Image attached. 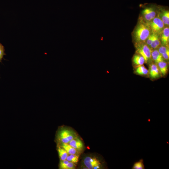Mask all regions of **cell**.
<instances>
[{"label": "cell", "mask_w": 169, "mask_h": 169, "mask_svg": "<svg viewBox=\"0 0 169 169\" xmlns=\"http://www.w3.org/2000/svg\"><path fill=\"white\" fill-rule=\"evenodd\" d=\"M151 29L147 23L141 20L136 26L133 32L135 44L145 43L151 33Z\"/></svg>", "instance_id": "cell-1"}, {"label": "cell", "mask_w": 169, "mask_h": 169, "mask_svg": "<svg viewBox=\"0 0 169 169\" xmlns=\"http://www.w3.org/2000/svg\"><path fill=\"white\" fill-rule=\"evenodd\" d=\"M136 53L142 56L145 63H150L152 59L151 53L153 49L147 45L145 42L135 44Z\"/></svg>", "instance_id": "cell-2"}, {"label": "cell", "mask_w": 169, "mask_h": 169, "mask_svg": "<svg viewBox=\"0 0 169 169\" xmlns=\"http://www.w3.org/2000/svg\"><path fill=\"white\" fill-rule=\"evenodd\" d=\"M149 26L152 33L159 35L161 33L165 25L159 17H155L147 23Z\"/></svg>", "instance_id": "cell-3"}, {"label": "cell", "mask_w": 169, "mask_h": 169, "mask_svg": "<svg viewBox=\"0 0 169 169\" xmlns=\"http://www.w3.org/2000/svg\"><path fill=\"white\" fill-rule=\"evenodd\" d=\"M76 137L73 131L67 128L62 129L58 133V138L62 143H68Z\"/></svg>", "instance_id": "cell-4"}, {"label": "cell", "mask_w": 169, "mask_h": 169, "mask_svg": "<svg viewBox=\"0 0 169 169\" xmlns=\"http://www.w3.org/2000/svg\"><path fill=\"white\" fill-rule=\"evenodd\" d=\"M83 161L85 166L89 169H100L102 166L100 161L95 157L86 156Z\"/></svg>", "instance_id": "cell-5"}, {"label": "cell", "mask_w": 169, "mask_h": 169, "mask_svg": "<svg viewBox=\"0 0 169 169\" xmlns=\"http://www.w3.org/2000/svg\"><path fill=\"white\" fill-rule=\"evenodd\" d=\"M156 13L155 7L153 6H147L142 11V14L145 19L148 22L156 17Z\"/></svg>", "instance_id": "cell-6"}, {"label": "cell", "mask_w": 169, "mask_h": 169, "mask_svg": "<svg viewBox=\"0 0 169 169\" xmlns=\"http://www.w3.org/2000/svg\"><path fill=\"white\" fill-rule=\"evenodd\" d=\"M148 73L150 77L152 79H156L161 75L157 65L155 63H152L150 64Z\"/></svg>", "instance_id": "cell-7"}, {"label": "cell", "mask_w": 169, "mask_h": 169, "mask_svg": "<svg viewBox=\"0 0 169 169\" xmlns=\"http://www.w3.org/2000/svg\"><path fill=\"white\" fill-rule=\"evenodd\" d=\"M160 41L162 45L168 46L169 42V28L166 27L164 28L160 34Z\"/></svg>", "instance_id": "cell-8"}, {"label": "cell", "mask_w": 169, "mask_h": 169, "mask_svg": "<svg viewBox=\"0 0 169 169\" xmlns=\"http://www.w3.org/2000/svg\"><path fill=\"white\" fill-rule=\"evenodd\" d=\"M68 144L77 151L82 150L84 147V145L82 141L77 137L71 140Z\"/></svg>", "instance_id": "cell-9"}, {"label": "cell", "mask_w": 169, "mask_h": 169, "mask_svg": "<svg viewBox=\"0 0 169 169\" xmlns=\"http://www.w3.org/2000/svg\"><path fill=\"white\" fill-rule=\"evenodd\" d=\"M157 64L161 75L162 76H165L168 71L167 63L164 60L159 62Z\"/></svg>", "instance_id": "cell-10"}, {"label": "cell", "mask_w": 169, "mask_h": 169, "mask_svg": "<svg viewBox=\"0 0 169 169\" xmlns=\"http://www.w3.org/2000/svg\"><path fill=\"white\" fill-rule=\"evenodd\" d=\"M160 17L159 18L161 20L164 25H168L169 24V11L167 10L161 8Z\"/></svg>", "instance_id": "cell-11"}, {"label": "cell", "mask_w": 169, "mask_h": 169, "mask_svg": "<svg viewBox=\"0 0 169 169\" xmlns=\"http://www.w3.org/2000/svg\"><path fill=\"white\" fill-rule=\"evenodd\" d=\"M152 59L157 64L159 62L164 60L161 54L159 52L158 50H153L151 53Z\"/></svg>", "instance_id": "cell-12"}, {"label": "cell", "mask_w": 169, "mask_h": 169, "mask_svg": "<svg viewBox=\"0 0 169 169\" xmlns=\"http://www.w3.org/2000/svg\"><path fill=\"white\" fill-rule=\"evenodd\" d=\"M132 62L133 64L137 67L143 65L145 63V60L142 56L136 53L133 57Z\"/></svg>", "instance_id": "cell-13"}, {"label": "cell", "mask_w": 169, "mask_h": 169, "mask_svg": "<svg viewBox=\"0 0 169 169\" xmlns=\"http://www.w3.org/2000/svg\"><path fill=\"white\" fill-rule=\"evenodd\" d=\"M74 163L66 160L61 161L59 164V167L61 169H73L75 168Z\"/></svg>", "instance_id": "cell-14"}, {"label": "cell", "mask_w": 169, "mask_h": 169, "mask_svg": "<svg viewBox=\"0 0 169 169\" xmlns=\"http://www.w3.org/2000/svg\"><path fill=\"white\" fill-rule=\"evenodd\" d=\"M61 147L69 154H77L78 151L68 143H62Z\"/></svg>", "instance_id": "cell-15"}, {"label": "cell", "mask_w": 169, "mask_h": 169, "mask_svg": "<svg viewBox=\"0 0 169 169\" xmlns=\"http://www.w3.org/2000/svg\"><path fill=\"white\" fill-rule=\"evenodd\" d=\"M135 72L137 74L145 75L148 74V70L143 65H142L137 66Z\"/></svg>", "instance_id": "cell-16"}, {"label": "cell", "mask_w": 169, "mask_h": 169, "mask_svg": "<svg viewBox=\"0 0 169 169\" xmlns=\"http://www.w3.org/2000/svg\"><path fill=\"white\" fill-rule=\"evenodd\" d=\"M161 44L159 35L155 33L153 41L150 45V47L152 49H156L160 46Z\"/></svg>", "instance_id": "cell-17"}, {"label": "cell", "mask_w": 169, "mask_h": 169, "mask_svg": "<svg viewBox=\"0 0 169 169\" xmlns=\"http://www.w3.org/2000/svg\"><path fill=\"white\" fill-rule=\"evenodd\" d=\"M59 156L61 161L66 160L69 154L62 147H59L58 150Z\"/></svg>", "instance_id": "cell-18"}, {"label": "cell", "mask_w": 169, "mask_h": 169, "mask_svg": "<svg viewBox=\"0 0 169 169\" xmlns=\"http://www.w3.org/2000/svg\"><path fill=\"white\" fill-rule=\"evenodd\" d=\"M79 156L77 154H69L66 160L74 163H77L79 160Z\"/></svg>", "instance_id": "cell-19"}, {"label": "cell", "mask_w": 169, "mask_h": 169, "mask_svg": "<svg viewBox=\"0 0 169 169\" xmlns=\"http://www.w3.org/2000/svg\"><path fill=\"white\" fill-rule=\"evenodd\" d=\"M145 167L143 159H140L139 161L135 162L132 168L133 169H143Z\"/></svg>", "instance_id": "cell-20"}, {"label": "cell", "mask_w": 169, "mask_h": 169, "mask_svg": "<svg viewBox=\"0 0 169 169\" xmlns=\"http://www.w3.org/2000/svg\"><path fill=\"white\" fill-rule=\"evenodd\" d=\"M155 34V33H151L149 36L146 41V44L150 47L153 41Z\"/></svg>", "instance_id": "cell-21"}, {"label": "cell", "mask_w": 169, "mask_h": 169, "mask_svg": "<svg viewBox=\"0 0 169 169\" xmlns=\"http://www.w3.org/2000/svg\"><path fill=\"white\" fill-rule=\"evenodd\" d=\"M158 50L159 52L162 54L169 51V47L162 45L158 47Z\"/></svg>", "instance_id": "cell-22"}, {"label": "cell", "mask_w": 169, "mask_h": 169, "mask_svg": "<svg viewBox=\"0 0 169 169\" xmlns=\"http://www.w3.org/2000/svg\"><path fill=\"white\" fill-rule=\"evenodd\" d=\"M6 54L5 53V49L4 46L0 43V62L3 58L4 55Z\"/></svg>", "instance_id": "cell-23"}, {"label": "cell", "mask_w": 169, "mask_h": 169, "mask_svg": "<svg viewBox=\"0 0 169 169\" xmlns=\"http://www.w3.org/2000/svg\"><path fill=\"white\" fill-rule=\"evenodd\" d=\"M164 59L168 60L169 59V51L161 54Z\"/></svg>", "instance_id": "cell-24"}]
</instances>
